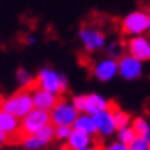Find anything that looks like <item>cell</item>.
<instances>
[{"mask_svg":"<svg viewBox=\"0 0 150 150\" xmlns=\"http://www.w3.org/2000/svg\"><path fill=\"white\" fill-rule=\"evenodd\" d=\"M127 147L129 150H150V142L146 141L142 136H136Z\"/></svg>","mask_w":150,"mask_h":150,"instance_id":"7402d4cb","label":"cell"},{"mask_svg":"<svg viewBox=\"0 0 150 150\" xmlns=\"http://www.w3.org/2000/svg\"><path fill=\"white\" fill-rule=\"evenodd\" d=\"M25 43H26V45H35V43H37L35 35H32V34H31V35H26V37H25Z\"/></svg>","mask_w":150,"mask_h":150,"instance_id":"484cf974","label":"cell"},{"mask_svg":"<svg viewBox=\"0 0 150 150\" xmlns=\"http://www.w3.org/2000/svg\"><path fill=\"white\" fill-rule=\"evenodd\" d=\"M2 100H3V98H0V103H2Z\"/></svg>","mask_w":150,"mask_h":150,"instance_id":"4dcf8cb0","label":"cell"},{"mask_svg":"<svg viewBox=\"0 0 150 150\" xmlns=\"http://www.w3.org/2000/svg\"><path fill=\"white\" fill-rule=\"evenodd\" d=\"M42 139H45L47 144L52 141V139H55V126H52V124H47L45 129H42L38 133H37Z\"/></svg>","mask_w":150,"mask_h":150,"instance_id":"603a6c76","label":"cell"},{"mask_svg":"<svg viewBox=\"0 0 150 150\" xmlns=\"http://www.w3.org/2000/svg\"><path fill=\"white\" fill-rule=\"evenodd\" d=\"M93 144H95V136L75 130V129H72L69 138L66 141V147L69 150H84V149L93 147Z\"/></svg>","mask_w":150,"mask_h":150,"instance_id":"5bb4252c","label":"cell"},{"mask_svg":"<svg viewBox=\"0 0 150 150\" xmlns=\"http://www.w3.org/2000/svg\"><path fill=\"white\" fill-rule=\"evenodd\" d=\"M93 120H95V126H97V136L106 139V138H110V136L117 135L118 127H117V124H115V118H113L112 109L97 113L93 117Z\"/></svg>","mask_w":150,"mask_h":150,"instance_id":"8fae6325","label":"cell"},{"mask_svg":"<svg viewBox=\"0 0 150 150\" xmlns=\"http://www.w3.org/2000/svg\"><path fill=\"white\" fill-rule=\"evenodd\" d=\"M142 138L150 142V122H149V126H147V129H146V132L142 133Z\"/></svg>","mask_w":150,"mask_h":150,"instance_id":"83f0119b","label":"cell"},{"mask_svg":"<svg viewBox=\"0 0 150 150\" xmlns=\"http://www.w3.org/2000/svg\"><path fill=\"white\" fill-rule=\"evenodd\" d=\"M84 150H98V149H97V147L93 146V147H89V149H84Z\"/></svg>","mask_w":150,"mask_h":150,"instance_id":"f1b7e54d","label":"cell"},{"mask_svg":"<svg viewBox=\"0 0 150 150\" xmlns=\"http://www.w3.org/2000/svg\"><path fill=\"white\" fill-rule=\"evenodd\" d=\"M92 75L95 80L101 81V83L112 81L115 77H118V61L106 55L95 60L92 64Z\"/></svg>","mask_w":150,"mask_h":150,"instance_id":"ba28073f","label":"cell"},{"mask_svg":"<svg viewBox=\"0 0 150 150\" xmlns=\"http://www.w3.org/2000/svg\"><path fill=\"white\" fill-rule=\"evenodd\" d=\"M127 46V54L135 57L136 60L142 61H150V37L147 35H139V37H132L126 40Z\"/></svg>","mask_w":150,"mask_h":150,"instance_id":"30bf717a","label":"cell"},{"mask_svg":"<svg viewBox=\"0 0 150 150\" xmlns=\"http://www.w3.org/2000/svg\"><path fill=\"white\" fill-rule=\"evenodd\" d=\"M71 132H72V127H55V139L66 142Z\"/></svg>","mask_w":150,"mask_h":150,"instance_id":"cb8c5ba5","label":"cell"},{"mask_svg":"<svg viewBox=\"0 0 150 150\" xmlns=\"http://www.w3.org/2000/svg\"><path fill=\"white\" fill-rule=\"evenodd\" d=\"M16 80L18 86L22 89H26V91H32L35 87V77L25 67H18L17 72H16Z\"/></svg>","mask_w":150,"mask_h":150,"instance_id":"e0dca14e","label":"cell"},{"mask_svg":"<svg viewBox=\"0 0 150 150\" xmlns=\"http://www.w3.org/2000/svg\"><path fill=\"white\" fill-rule=\"evenodd\" d=\"M67 86H69L67 77L58 72L57 69H54V67H49V66L42 67L38 71V74L35 75V87L47 91L54 95H57V97H60L61 93H64L67 91Z\"/></svg>","mask_w":150,"mask_h":150,"instance_id":"7a4b0ae2","label":"cell"},{"mask_svg":"<svg viewBox=\"0 0 150 150\" xmlns=\"http://www.w3.org/2000/svg\"><path fill=\"white\" fill-rule=\"evenodd\" d=\"M115 136H117V141H120V142H122V144L129 146L138 135L135 133V130L132 129V126H129V127L118 129V130H117V135H115Z\"/></svg>","mask_w":150,"mask_h":150,"instance_id":"ffe728a7","label":"cell"},{"mask_svg":"<svg viewBox=\"0 0 150 150\" xmlns=\"http://www.w3.org/2000/svg\"><path fill=\"white\" fill-rule=\"evenodd\" d=\"M0 132L8 136L9 141L22 139V121L0 109Z\"/></svg>","mask_w":150,"mask_h":150,"instance_id":"7c38bea8","label":"cell"},{"mask_svg":"<svg viewBox=\"0 0 150 150\" xmlns=\"http://www.w3.org/2000/svg\"><path fill=\"white\" fill-rule=\"evenodd\" d=\"M47 124H51V115L49 112L34 109L22 120V138L28 135H37L42 129Z\"/></svg>","mask_w":150,"mask_h":150,"instance_id":"52a82bcc","label":"cell"},{"mask_svg":"<svg viewBox=\"0 0 150 150\" xmlns=\"http://www.w3.org/2000/svg\"><path fill=\"white\" fill-rule=\"evenodd\" d=\"M71 100H72L75 109L80 113H87V115H92V117H95L100 112L109 110L113 106L106 97H103L101 93H97V92L75 95Z\"/></svg>","mask_w":150,"mask_h":150,"instance_id":"277c9868","label":"cell"},{"mask_svg":"<svg viewBox=\"0 0 150 150\" xmlns=\"http://www.w3.org/2000/svg\"><path fill=\"white\" fill-rule=\"evenodd\" d=\"M72 129L75 130H80V132H84L91 136H97V126H95V120L92 115H87V113H80L77 121L74 122Z\"/></svg>","mask_w":150,"mask_h":150,"instance_id":"2e32d148","label":"cell"},{"mask_svg":"<svg viewBox=\"0 0 150 150\" xmlns=\"http://www.w3.org/2000/svg\"><path fill=\"white\" fill-rule=\"evenodd\" d=\"M149 126V121L144 117H135L132 121V129L135 130V133L138 136H142V133L146 132V129Z\"/></svg>","mask_w":150,"mask_h":150,"instance_id":"44dd1931","label":"cell"},{"mask_svg":"<svg viewBox=\"0 0 150 150\" xmlns=\"http://www.w3.org/2000/svg\"><path fill=\"white\" fill-rule=\"evenodd\" d=\"M6 142H9V139H8V136H6L3 132H0V147H3Z\"/></svg>","mask_w":150,"mask_h":150,"instance_id":"4316f807","label":"cell"},{"mask_svg":"<svg viewBox=\"0 0 150 150\" xmlns=\"http://www.w3.org/2000/svg\"><path fill=\"white\" fill-rule=\"evenodd\" d=\"M60 150H69V149H67V147H61Z\"/></svg>","mask_w":150,"mask_h":150,"instance_id":"f546056e","label":"cell"},{"mask_svg":"<svg viewBox=\"0 0 150 150\" xmlns=\"http://www.w3.org/2000/svg\"><path fill=\"white\" fill-rule=\"evenodd\" d=\"M100 150H129V147L126 144H122V142L115 139L112 142H109V144H106L104 147H101Z\"/></svg>","mask_w":150,"mask_h":150,"instance_id":"d4e9b609","label":"cell"},{"mask_svg":"<svg viewBox=\"0 0 150 150\" xmlns=\"http://www.w3.org/2000/svg\"><path fill=\"white\" fill-rule=\"evenodd\" d=\"M20 142L23 144V147L26 150H42L47 146V142L45 139H42L38 135H28V136H23Z\"/></svg>","mask_w":150,"mask_h":150,"instance_id":"d6986e66","label":"cell"},{"mask_svg":"<svg viewBox=\"0 0 150 150\" xmlns=\"http://www.w3.org/2000/svg\"><path fill=\"white\" fill-rule=\"evenodd\" d=\"M112 113H113V118H115V124H117L118 129H122V127H129L132 126V121L133 118L130 117V113L122 110V109L113 106L112 107Z\"/></svg>","mask_w":150,"mask_h":150,"instance_id":"ac0fdd59","label":"cell"},{"mask_svg":"<svg viewBox=\"0 0 150 150\" xmlns=\"http://www.w3.org/2000/svg\"><path fill=\"white\" fill-rule=\"evenodd\" d=\"M0 109L11 115H14L16 118L22 121L29 112L34 110V103H32V93L31 91L20 89L16 93H12L11 97L3 98L0 103Z\"/></svg>","mask_w":150,"mask_h":150,"instance_id":"3957f363","label":"cell"},{"mask_svg":"<svg viewBox=\"0 0 150 150\" xmlns=\"http://www.w3.org/2000/svg\"><path fill=\"white\" fill-rule=\"evenodd\" d=\"M120 31L122 35L129 38L146 35L150 31V11L147 9H135L126 14L120 22Z\"/></svg>","mask_w":150,"mask_h":150,"instance_id":"6da1fadb","label":"cell"},{"mask_svg":"<svg viewBox=\"0 0 150 150\" xmlns=\"http://www.w3.org/2000/svg\"><path fill=\"white\" fill-rule=\"evenodd\" d=\"M144 72V63L135 57L126 54L121 60H118V77L127 81L138 80Z\"/></svg>","mask_w":150,"mask_h":150,"instance_id":"9c48e42d","label":"cell"},{"mask_svg":"<svg viewBox=\"0 0 150 150\" xmlns=\"http://www.w3.org/2000/svg\"><path fill=\"white\" fill-rule=\"evenodd\" d=\"M104 54H106V57L112 58V60H117V61L121 60L127 54L126 42H122L120 38H113L110 42H107V45L104 47Z\"/></svg>","mask_w":150,"mask_h":150,"instance_id":"9a60e30c","label":"cell"},{"mask_svg":"<svg viewBox=\"0 0 150 150\" xmlns=\"http://www.w3.org/2000/svg\"><path fill=\"white\" fill-rule=\"evenodd\" d=\"M32 93V103H34V109H38V110H45V112H51L55 104L58 103L60 97L54 95L47 91H43L40 87H34L31 91Z\"/></svg>","mask_w":150,"mask_h":150,"instance_id":"4fadbf2b","label":"cell"},{"mask_svg":"<svg viewBox=\"0 0 150 150\" xmlns=\"http://www.w3.org/2000/svg\"><path fill=\"white\" fill-rule=\"evenodd\" d=\"M51 115V124L55 127H72L74 122L77 121L80 112L75 109L72 100L61 98L58 100V103L55 107L49 112Z\"/></svg>","mask_w":150,"mask_h":150,"instance_id":"8992f818","label":"cell"},{"mask_svg":"<svg viewBox=\"0 0 150 150\" xmlns=\"http://www.w3.org/2000/svg\"><path fill=\"white\" fill-rule=\"evenodd\" d=\"M78 40L83 49L89 54L104 51L107 45V35L106 32L95 25H83L78 31Z\"/></svg>","mask_w":150,"mask_h":150,"instance_id":"5b68a950","label":"cell"}]
</instances>
